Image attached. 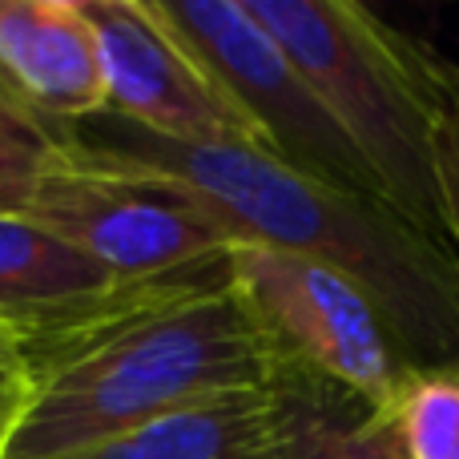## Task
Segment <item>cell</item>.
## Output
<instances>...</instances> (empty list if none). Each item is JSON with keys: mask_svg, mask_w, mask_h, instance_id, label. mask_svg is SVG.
Masks as SVG:
<instances>
[{"mask_svg": "<svg viewBox=\"0 0 459 459\" xmlns=\"http://www.w3.org/2000/svg\"><path fill=\"white\" fill-rule=\"evenodd\" d=\"M383 415L403 459H459V363L411 367Z\"/></svg>", "mask_w": 459, "mask_h": 459, "instance_id": "11", "label": "cell"}, {"mask_svg": "<svg viewBox=\"0 0 459 459\" xmlns=\"http://www.w3.org/2000/svg\"><path fill=\"white\" fill-rule=\"evenodd\" d=\"M0 214L48 230L121 282H150L230 250L226 230L174 182L126 174L69 153L0 190Z\"/></svg>", "mask_w": 459, "mask_h": 459, "instance_id": "4", "label": "cell"}, {"mask_svg": "<svg viewBox=\"0 0 459 459\" xmlns=\"http://www.w3.org/2000/svg\"><path fill=\"white\" fill-rule=\"evenodd\" d=\"M375 411V403L299 367L274 387L210 395L65 459H307Z\"/></svg>", "mask_w": 459, "mask_h": 459, "instance_id": "7", "label": "cell"}, {"mask_svg": "<svg viewBox=\"0 0 459 459\" xmlns=\"http://www.w3.org/2000/svg\"><path fill=\"white\" fill-rule=\"evenodd\" d=\"M105 61V113L169 142H238L266 150L262 129L226 93L158 0H81Z\"/></svg>", "mask_w": 459, "mask_h": 459, "instance_id": "8", "label": "cell"}, {"mask_svg": "<svg viewBox=\"0 0 459 459\" xmlns=\"http://www.w3.org/2000/svg\"><path fill=\"white\" fill-rule=\"evenodd\" d=\"M246 8L351 137L383 202L455 250L436 161L439 56L355 0H246Z\"/></svg>", "mask_w": 459, "mask_h": 459, "instance_id": "3", "label": "cell"}, {"mask_svg": "<svg viewBox=\"0 0 459 459\" xmlns=\"http://www.w3.org/2000/svg\"><path fill=\"white\" fill-rule=\"evenodd\" d=\"M32 379L0 459H65L226 391L299 371L230 286L226 254L126 282L65 323L13 339Z\"/></svg>", "mask_w": 459, "mask_h": 459, "instance_id": "1", "label": "cell"}, {"mask_svg": "<svg viewBox=\"0 0 459 459\" xmlns=\"http://www.w3.org/2000/svg\"><path fill=\"white\" fill-rule=\"evenodd\" d=\"M158 8L262 129L274 158L318 182L383 198L351 137L326 113L282 45L250 16L246 0H158Z\"/></svg>", "mask_w": 459, "mask_h": 459, "instance_id": "6", "label": "cell"}, {"mask_svg": "<svg viewBox=\"0 0 459 459\" xmlns=\"http://www.w3.org/2000/svg\"><path fill=\"white\" fill-rule=\"evenodd\" d=\"M439 81H444V105H439L436 161H439V190H444L447 234H452V246L459 254V65L439 56Z\"/></svg>", "mask_w": 459, "mask_h": 459, "instance_id": "13", "label": "cell"}, {"mask_svg": "<svg viewBox=\"0 0 459 459\" xmlns=\"http://www.w3.org/2000/svg\"><path fill=\"white\" fill-rule=\"evenodd\" d=\"M61 129L77 158L182 186L230 246L302 254L355 278L411 367L459 363V254L383 198L318 182L258 145L169 142L113 113Z\"/></svg>", "mask_w": 459, "mask_h": 459, "instance_id": "2", "label": "cell"}, {"mask_svg": "<svg viewBox=\"0 0 459 459\" xmlns=\"http://www.w3.org/2000/svg\"><path fill=\"white\" fill-rule=\"evenodd\" d=\"M121 278L24 218L0 214V331L13 339L65 323L121 290Z\"/></svg>", "mask_w": 459, "mask_h": 459, "instance_id": "10", "label": "cell"}, {"mask_svg": "<svg viewBox=\"0 0 459 459\" xmlns=\"http://www.w3.org/2000/svg\"><path fill=\"white\" fill-rule=\"evenodd\" d=\"M230 286L299 367L383 407L411 371L375 299L326 262L270 246H230Z\"/></svg>", "mask_w": 459, "mask_h": 459, "instance_id": "5", "label": "cell"}, {"mask_svg": "<svg viewBox=\"0 0 459 459\" xmlns=\"http://www.w3.org/2000/svg\"><path fill=\"white\" fill-rule=\"evenodd\" d=\"M65 158V129L21 105H0V190L53 169Z\"/></svg>", "mask_w": 459, "mask_h": 459, "instance_id": "12", "label": "cell"}, {"mask_svg": "<svg viewBox=\"0 0 459 459\" xmlns=\"http://www.w3.org/2000/svg\"><path fill=\"white\" fill-rule=\"evenodd\" d=\"M29 399H32L29 367H24V359H21V351H16L13 334L0 331V452H4L8 436L16 431L21 415L29 411Z\"/></svg>", "mask_w": 459, "mask_h": 459, "instance_id": "15", "label": "cell"}, {"mask_svg": "<svg viewBox=\"0 0 459 459\" xmlns=\"http://www.w3.org/2000/svg\"><path fill=\"white\" fill-rule=\"evenodd\" d=\"M0 77L56 126L105 113L101 40L81 0H0Z\"/></svg>", "mask_w": 459, "mask_h": 459, "instance_id": "9", "label": "cell"}, {"mask_svg": "<svg viewBox=\"0 0 459 459\" xmlns=\"http://www.w3.org/2000/svg\"><path fill=\"white\" fill-rule=\"evenodd\" d=\"M307 459H403V452H399V439H395V431H391L387 415H383V407H379L371 420H363L359 428L334 436L331 444H323Z\"/></svg>", "mask_w": 459, "mask_h": 459, "instance_id": "14", "label": "cell"}, {"mask_svg": "<svg viewBox=\"0 0 459 459\" xmlns=\"http://www.w3.org/2000/svg\"><path fill=\"white\" fill-rule=\"evenodd\" d=\"M0 105H21V97L13 93V89H8V81L0 77ZM21 109H29V105H21Z\"/></svg>", "mask_w": 459, "mask_h": 459, "instance_id": "16", "label": "cell"}]
</instances>
